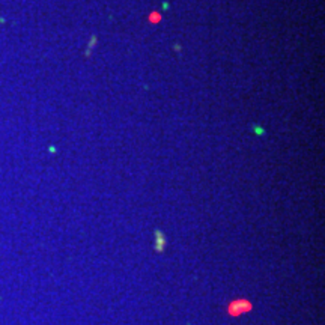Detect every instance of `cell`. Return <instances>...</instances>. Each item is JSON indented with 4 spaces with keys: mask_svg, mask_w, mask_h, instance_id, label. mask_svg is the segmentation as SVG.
<instances>
[{
    "mask_svg": "<svg viewBox=\"0 0 325 325\" xmlns=\"http://www.w3.org/2000/svg\"><path fill=\"white\" fill-rule=\"evenodd\" d=\"M247 310H250V304L245 303V301H243V300H238V301H235V303L230 304V307H229V313L236 316V315H240V313L247 312Z\"/></svg>",
    "mask_w": 325,
    "mask_h": 325,
    "instance_id": "cell-1",
    "label": "cell"
}]
</instances>
